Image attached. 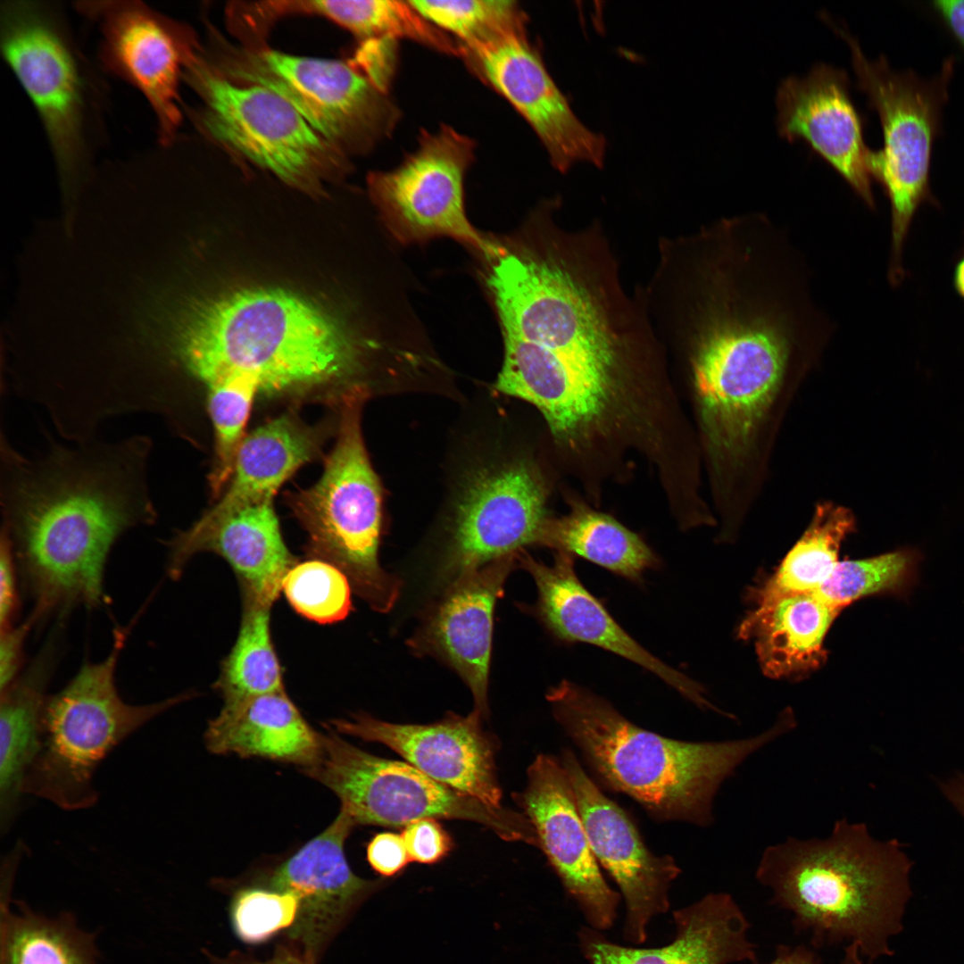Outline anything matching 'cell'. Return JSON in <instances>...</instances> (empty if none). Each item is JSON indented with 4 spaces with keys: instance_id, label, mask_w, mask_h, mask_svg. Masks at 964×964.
Here are the masks:
<instances>
[{
    "instance_id": "6da1fadb",
    "label": "cell",
    "mask_w": 964,
    "mask_h": 964,
    "mask_svg": "<svg viewBox=\"0 0 964 964\" xmlns=\"http://www.w3.org/2000/svg\"><path fill=\"white\" fill-rule=\"evenodd\" d=\"M71 444L48 436L43 454L28 457L1 428L2 528L37 619L77 604L100 606L112 546L159 515L148 478L149 436Z\"/></svg>"
},
{
    "instance_id": "7a4b0ae2",
    "label": "cell",
    "mask_w": 964,
    "mask_h": 964,
    "mask_svg": "<svg viewBox=\"0 0 964 964\" xmlns=\"http://www.w3.org/2000/svg\"><path fill=\"white\" fill-rule=\"evenodd\" d=\"M404 362L403 350L363 343L311 302L282 289L237 291L204 308L179 353L187 376L204 392L237 378L266 397L381 393L366 376L369 353Z\"/></svg>"
},
{
    "instance_id": "3957f363",
    "label": "cell",
    "mask_w": 964,
    "mask_h": 964,
    "mask_svg": "<svg viewBox=\"0 0 964 964\" xmlns=\"http://www.w3.org/2000/svg\"><path fill=\"white\" fill-rule=\"evenodd\" d=\"M910 868L897 841L877 840L864 823L843 818L826 838L768 846L755 878L813 949L854 945L871 963L891 954L902 929Z\"/></svg>"
},
{
    "instance_id": "277c9868",
    "label": "cell",
    "mask_w": 964,
    "mask_h": 964,
    "mask_svg": "<svg viewBox=\"0 0 964 964\" xmlns=\"http://www.w3.org/2000/svg\"><path fill=\"white\" fill-rule=\"evenodd\" d=\"M553 715L609 788L625 794L659 821L706 827L715 795L752 754L792 731L791 710L767 730L721 742L666 738L634 725L607 700L568 680L546 695Z\"/></svg>"
},
{
    "instance_id": "5b68a950",
    "label": "cell",
    "mask_w": 964,
    "mask_h": 964,
    "mask_svg": "<svg viewBox=\"0 0 964 964\" xmlns=\"http://www.w3.org/2000/svg\"><path fill=\"white\" fill-rule=\"evenodd\" d=\"M369 397L354 392L339 403L337 441L323 473L312 486L291 494L289 504L308 536L310 558L340 569L354 592L384 613L394 607L401 586L378 561L381 490L361 428Z\"/></svg>"
},
{
    "instance_id": "8992f818",
    "label": "cell",
    "mask_w": 964,
    "mask_h": 964,
    "mask_svg": "<svg viewBox=\"0 0 964 964\" xmlns=\"http://www.w3.org/2000/svg\"><path fill=\"white\" fill-rule=\"evenodd\" d=\"M127 637L115 629L103 661L84 663L59 692L48 695L42 716L41 746L23 784L24 795L64 810L92 807L98 798L94 775L103 760L139 727L187 698L176 695L130 704L120 695L115 672Z\"/></svg>"
},
{
    "instance_id": "52a82bcc",
    "label": "cell",
    "mask_w": 964,
    "mask_h": 964,
    "mask_svg": "<svg viewBox=\"0 0 964 964\" xmlns=\"http://www.w3.org/2000/svg\"><path fill=\"white\" fill-rule=\"evenodd\" d=\"M206 62L225 79L256 85L288 102L349 158L392 134L400 112L386 89L352 62L297 56L269 47L234 45L209 26Z\"/></svg>"
},
{
    "instance_id": "ba28073f",
    "label": "cell",
    "mask_w": 964,
    "mask_h": 964,
    "mask_svg": "<svg viewBox=\"0 0 964 964\" xmlns=\"http://www.w3.org/2000/svg\"><path fill=\"white\" fill-rule=\"evenodd\" d=\"M202 47L183 79L201 100L192 117L199 130L236 161L286 184L320 194L350 171V158L314 130L283 97L256 85L232 82L204 59Z\"/></svg>"
},
{
    "instance_id": "9c48e42d",
    "label": "cell",
    "mask_w": 964,
    "mask_h": 964,
    "mask_svg": "<svg viewBox=\"0 0 964 964\" xmlns=\"http://www.w3.org/2000/svg\"><path fill=\"white\" fill-rule=\"evenodd\" d=\"M852 53L857 83L878 113L884 145L870 151L868 168L886 194L891 209V248L887 278L892 286L904 277L902 253L919 206L931 200L929 187L933 144L954 71L953 58L930 78L893 69L885 57L870 60L858 40L833 25Z\"/></svg>"
},
{
    "instance_id": "30bf717a",
    "label": "cell",
    "mask_w": 964,
    "mask_h": 964,
    "mask_svg": "<svg viewBox=\"0 0 964 964\" xmlns=\"http://www.w3.org/2000/svg\"><path fill=\"white\" fill-rule=\"evenodd\" d=\"M315 760L302 769L339 798L357 825L405 827L426 818L463 819L481 824L507 841L537 846L536 831L525 814L491 807L450 788L410 763L380 758L357 748L329 727L320 733Z\"/></svg>"
},
{
    "instance_id": "8fae6325",
    "label": "cell",
    "mask_w": 964,
    "mask_h": 964,
    "mask_svg": "<svg viewBox=\"0 0 964 964\" xmlns=\"http://www.w3.org/2000/svg\"><path fill=\"white\" fill-rule=\"evenodd\" d=\"M475 143L449 126L423 132L417 149L396 168L367 178L370 200L395 241L421 244L451 237L484 260L497 239L480 233L469 220L464 204L465 173Z\"/></svg>"
},
{
    "instance_id": "7c38bea8",
    "label": "cell",
    "mask_w": 964,
    "mask_h": 964,
    "mask_svg": "<svg viewBox=\"0 0 964 964\" xmlns=\"http://www.w3.org/2000/svg\"><path fill=\"white\" fill-rule=\"evenodd\" d=\"M461 486L443 566L448 583L493 561L517 555L527 545L543 544L550 523L545 489L528 461L504 457L485 462Z\"/></svg>"
},
{
    "instance_id": "4fadbf2b",
    "label": "cell",
    "mask_w": 964,
    "mask_h": 964,
    "mask_svg": "<svg viewBox=\"0 0 964 964\" xmlns=\"http://www.w3.org/2000/svg\"><path fill=\"white\" fill-rule=\"evenodd\" d=\"M1 28L4 56L41 117L60 171L71 176L83 152V87L75 57L34 3H6Z\"/></svg>"
},
{
    "instance_id": "5bb4252c",
    "label": "cell",
    "mask_w": 964,
    "mask_h": 964,
    "mask_svg": "<svg viewBox=\"0 0 964 964\" xmlns=\"http://www.w3.org/2000/svg\"><path fill=\"white\" fill-rule=\"evenodd\" d=\"M477 76L504 96L527 120L561 171L577 162H603L605 140L575 115L549 75L526 29L461 46Z\"/></svg>"
},
{
    "instance_id": "9a60e30c",
    "label": "cell",
    "mask_w": 964,
    "mask_h": 964,
    "mask_svg": "<svg viewBox=\"0 0 964 964\" xmlns=\"http://www.w3.org/2000/svg\"><path fill=\"white\" fill-rule=\"evenodd\" d=\"M102 21V59L147 99L162 143H170L181 121L179 82L201 48L193 30L140 2L87 6Z\"/></svg>"
},
{
    "instance_id": "2e32d148",
    "label": "cell",
    "mask_w": 964,
    "mask_h": 964,
    "mask_svg": "<svg viewBox=\"0 0 964 964\" xmlns=\"http://www.w3.org/2000/svg\"><path fill=\"white\" fill-rule=\"evenodd\" d=\"M561 763L592 851L625 901L624 937L641 943L652 919L669 910V890L680 869L672 857L647 849L627 814L599 790L572 752L564 751Z\"/></svg>"
},
{
    "instance_id": "e0dca14e",
    "label": "cell",
    "mask_w": 964,
    "mask_h": 964,
    "mask_svg": "<svg viewBox=\"0 0 964 964\" xmlns=\"http://www.w3.org/2000/svg\"><path fill=\"white\" fill-rule=\"evenodd\" d=\"M515 798L536 831L538 847L591 927L611 928L619 896L599 869L562 763L538 755L528 769L526 788Z\"/></svg>"
},
{
    "instance_id": "ac0fdd59",
    "label": "cell",
    "mask_w": 964,
    "mask_h": 964,
    "mask_svg": "<svg viewBox=\"0 0 964 964\" xmlns=\"http://www.w3.org/2000/svg\"><path fill=\"white\" fill-rule=\"evenodd\" d=\"M353 819L340 810L336 819L279 865L270 877L271 889L290 892L299 901L288 938L316 964L335 935L384 879H363L351 869L345 843Z\"/></svg>"
},
{
    "instance_id": "d6986e66",
    "label": "cell",
    "mask_w": 964,
    "mask_h": 964,
    "mask_svg": "<svg viewBox=\"0 0 964 964\" xmlns=\"http://www.w3.org/2000/svg\"><path fill=\"white\" fill-rule=\"evenodd\" d=\"M473 710L427 724H395L369 715L335 719L336 732L383 744L432 779L482 802L500 808L502 791L494 768V746Z\"/></svg>"
},
{
    "instance_id": "ffe728a7",
    "label": "cell",
    "mask_w": 964,
    "mask_h": 964,
    "mask_svg": "<svg viewBox=\"0 0 964 964\" xmlns=\"http://www.w3.org/2000/svg\"><path fill=\"white\" fill-rule=\"evenodd\" d=\"M849 88L845 71L823 62L803 76L784 79L776 96L777 130L789 141L807 142L874 209L870 150Z\"/></svg>"
},
{
    "instance_id": "44dd1931",
    "label": "cell",
    "mask_w": 964,
    "mask_h": 964,
    "mask_svg": "<svg viewBox=\"0 0 964 964\" xmlns=\"http://www.w3.org/2000/svg\"><path fill=\"white\" fill-rule=\"evenodd\" d=\"M517 561L536 585V613L556 640L589 644L615 653L652 672L701 709L718 711L701 685L652 655L619 625L581 583L572 556L557 552L553 563L547 565L521 551Z\"/></svg>"
},
{
    "instance_id": "7402d4cb",
    "label": "cell",
    "mask_w": 964,
    "mask_h": 964,
    "mask_svg": "<svg viewBox=\"0 0 964 964\" xmlns=\"http://www.w3.org/2000/svg\"><path fill=\"white\" fill-rule=\"evenodd\" d=\"M517 555L497 559L450 581L409 641L415 652L442 659L460 675L472 693L474 711L483 718L487 712L494 609Z\"/></svg>"
},
{
    "instance_id": "603a6c76",
    "label": "cell",
    "mask_w": 964,
    "mask_h": 964,
    "mask_svg": "<svg viewBox=\"0 0 964 964\" xmlns=\"http://www.w3.org/2000/svg\"><path fill=\"white\" fill-rule=\"evenodd\" d=\"M272 500L246 506L214 523L196 520L177 530L164 544L170 578H179L197 553L212 552L233 569L242 602L272 606L285 576L297 562L285 544Z\"/></svg>"
},
{
    "instance_id": "cb8c5ba5",
    "label": "cell",
    "mask_w": 964,
    "mask_h": 964,
    "mask_svg": "<svg viewBox=\"0 0 964 964\" xmlns=\"http://www.w3.org/2000/svg\"><path fill=\"white\" fill-rule=\"evenodd\" d=\"M494 388L528 402L560 439L573 440L597 421L610 400L614 378L570 357L511 336Z\"/></svg>"
},
{
    "instance_id": "d4e9b609",
    "label": "cell",
    "mask_w": 964,
    "mask_h": 964,
    "mask_svg": "<svg viewBox=\"0 0 964 964\" xmlns=\"http://www.w3.org/2000/svg\"><path fill=\"white\" fill-rule=\"evenodd\" d=\"M676 935L659 948L639 949L609 941L599 930H580L579 945L590 964H735L758 962L750 923L727 893H711L674 912Z\"/></svg>"
},
{
    "instance_id": "484cf974",
    "label": "cell",
    "mask_w": 964,
    "mask_h": 964,
    "mask_svg": "<svg viewBox=\"0 0 964 964\" xmlns=\"http://www.w3.org/2000/svg\"><path fill=\"white\" fill-rule=\"evenodd\" d=\"M321 435L293 413L282 414L245 436L220 499L197 519L220 521L246 506L273 499L287 478L319 455Z\"/></svg>"
},
{
    "instance_id": "4316f807",
    "label": "cell",
    "mask_w": 964,
    "mask_h": 964,
    "mask_svg": "<svg viewBox=\"0 0 964 964\" xmlns=\"http://www.w3.org/2000/svg\"><path fill=\"white\" fill-rule=\"evenodd\" d=\"M216 754L260 757L303 769L317 758L320 733L304 719L286 691L224 703L204 733Z\"/></svg>"
},
{
    "instance_id": "83f0119b",
    "label": "cell",
    "mask_w": 964,
    "mask_h": 964,
    "mask_svg": "<svg viewBox=\"0 0 964 964\" xmlns=\"http://www.w3.org/2000/svg\"><path fill=\"white\" fill-rule=\"evenodd\" d=\"M840 612L815 592L786 595L757 603L738 635L753 640L764 675L798 678L826 662L824 639Z\"/></svg>"
},
{
    "instance_id": "f1b7e54d",
    "label": "cell",
    "mask_w": 964,
    "mask_h": 964,
    "mask_svg": "<svg viewBox=\"0 0 964 964\" xmlns=\"http://www.w3.org/2000/svg\"><path fill=\"white\" fill-rule=\"evenodd\" d=\"M52 645L5 689L0 700V832L13 825L22 804L23 784L41 746L42 716L52 666Z\"/></svg>"
},
{
    "instance_id": "f546056e",
    "label": "cell",
    "mask_w": 964,
    "mask_h": 964,
    "mask_svg": "<svg viewBox=\"0 0 964 964\" xmlns=\"http://www.w3.org/2000/svg\"><path fill=\"white\" fill-rule=\"evenodd\" d=\"M543 544L634 583H642L645 571L660 566L658 557L638 535L612 517L585 508L550 522Z\"/></svg>"
},
{
    "instance_id": "4dcf8cb0",
    "label": "cell",
    "mask_w": 964,
    "mask_h": 964,
    "mask_svg": "<svg viewBox=\"0 0 964 964\" xmlns=\"http://www.w3.org/2000/svg\"><path fill=\"white\" fill-rule=\"evenodd\" d=\"M856 529V516L849 507L832 500L819 501L804 532L755 593L756 602L815 592L839 561L843 542Z\"/></svg>"
},
{
    "instance_id": "1f68e13d",
    "label": "cell",
    "mask_w": 964,
    "mask_h": 964,
    "mask_svg": "<svg viewBox=\"0 0 964 964\" xmlns=\"http://www.w3.org/2000/svg\"><path fill=\"white\" fill-rule=\"evenodd\" d=\"M11 887L1 885V964H97L94 935L71 914L48 918L21 902L12 912Z\"/></svg>"
},
{
    "instance_id": "d6a6232c",
    "label": "cell",
    "mask_w": 964,
    "mask_h": 964,
    "mask_svg": "<svg viewBox=\"0 0 964 964\" xmlns=\"http://www.w3.org/2000/svg\"><path fill=\"white\" fill-rule=\"evenodd\" d=\"M271 605L242 602L236 642L223 660L214 683L224 703L285 691L271 638Z\"/></svg>"
},
{
    "instance_id": "836d02e7",
    "label": "cell",
    "mask_w": 964,
    "mask_h": 964,
    "mask_svg": "<svg viewBox=\"0 0 964 964\" xmlns=\"http://www.w3.org/2000/svg\"><path fill=\"white\" fill-rule=\"evenodd\" d=\"M921 560L918 549L902 547L870 558L838 561L815 593L841 611L871 595L906 600L918 583Z\"/></svg>"
},
{
    "instance_id": "e575fe53",
    "label": "cell",
    "mask_w": 964,
    "mask_h": 964,
    "mask_svg": "<svg viewBox=\"0 0 964 964\" xmlns=\"http://www.w3.org/2000/svg\"><path fill=\"white\" fill-rule=\"evenodd\" d=\"M330 20L365 41L408 38L461 56V48L430 23L408 1H335Z\"/></svg>"
},
{
    "instance_id": "d590c367",
    "label": "cell",
    "mask_w": 964,
    "mask_h": 964,
    "mask_svg": "<svg viewBox=\"0 0 964 964\" xmlns=\"http://www.w3.org/2000/svg\"><path fill=\"white\" fill-rule=\"evenodd\" d=\"M258 389L237 378L220 380L204 392L205 407L213 428L214 459L208 477L212 496L219 497L228 485L236 455Z\"/></svg>"
},
{
    "instance_id": "8d00e7d4",
    "label": "cell",
    "mask_w": 964,
    "mask_h": 964,
    "mask_svg": "<svg viewBox=\"0 0 964 964\" xmlns=\"http://www.w3.org/2000/svg\"><path fill=\"white\" fill-rule=\"evenodd\" d=\"M421 16L459 38L461 46L526 29V17L511 0L408 1Z\"/></svg>"
},
{
    "instance_id": "74e56055",
    "label": "cell",
    "mask_w": 964,
    "mask_h": 964,
    "mask_svg": "<svg viewBox=\"0 0 964 964\" xmlns=\"http://www.w3.org/2000/svg\"><path fill=\"white\" fill-rule=\"evenodd\" d=\"M351 583L335 565L319 559L296 562L287 573L282 591L292 608L320 624L338 622L352 609Z\"/></svg>"
},
{
    "instance_id": "f35d334b",
    "label": "cell",
    "mask_w": 964,
    "mask_h": 964,
    "mask_svg": "<svg viewBox=\"0 0 964 964\" xmlns=\"http://www.w3.org/2000/svg\"><path fill=\"white\" fill-rule=\"evenodd\" d=\"M299 901L290 892L245 888L231 903L230 917L237 936L246 943H260L295 922Z\"/></svg>"
},
{
    "instance_id": "ab89813d",
    "label": "cell",
    "mask_w": 964,
    "mask_h": 964,
    "mask_svg": "<svg viewBox=\"0 0 964 964\" xmlns=\"http://www.w3.org/2000/svg\"><path fill=\"white\" fill-rule=\"evenodd\" d=\"M411 861L436 864L446 857L453 841L434 818L421 819L406 825L401 834Z\"/></svg>"
},
{
    "instance_id": "60d3db41",
    "label": "cell",
    "mask_w": 964,
    "mask_h": 964,
    "mask_svg": "<svg viewBox=\"0 0 964 964\" xmlns=\"http://www.w3.org/2000/svg\"><path fill=\"white\" fill-rule=\"evenodd\" d=\"M367 860L371 868L383 878L391 877L411 862L401 835L392 832L377 834L367 846Z\"/></svg>"
},
{
    "instance_id": "b9f144b4",
    "label": "cell",
    "mask_w": 964,
    "mask_h": 964,
    "mask_svg": "<svg viewBox=\"0 0 964 964\" xmlns=\"http://www.w3.org/2000/svg\"><path fill=\"white\" fill-rule=\"evenodd\" d=\"M15 554L7 531L1 528L0 539V626L1 630L12 626L18 610Z\"/></svg>"
},
{
    "instance_id": "7bdbcfd3",
    "label": "cell",
    "mask_w": 964,
    "mask_h": 964,
    "mask_svg": "<svg viewBox=\"0 0 964 964\" xmlns=\"http://www.w3.org/2000/svg\"><path fill=\"white\" fill-rule=\"evenodd\" d=\"M35 622L36 619L31 615L21 624L1 630L0 691L5 689L17 678L22 661L23 645Z\"/></svg>"
},
{
    "instance_id": "ee69618b",
    "label": "cell",
    "mask_w": 964,
    "mask_h": 964,
    "mask_svg": "<svg viewBox=\"0 0 964 964\" xmlns=\"http://www.w3.org/2000/svg\"><path fill=\"white\" fill-rule=\"evenodd\" d=\"M210 964H316L294 943H281L276 946L272 956L260 960L250 954L233 951L226 957H217L205 952Z\"/></svg>"
},
{
    "instance_id": "f6af8a7d",
    "label": "cell",
    "mask_w": 964,
    "mask_h": 964,
    "mask_svg": "<svg viewBox=\"0 0 964 964\" xmlns=\"http://www.w3.org/2000/svg\"><path fill=\"white\" fill-rule=\"evenodd\" d=\"M934 6L964 46V0L935 1Z\"/></svg>"
},
{
    "instance_id": "bcb514c9",
    "label": "cell",
    "mask_w": 964,
    "mask_h": 964,
    "mask_svg": "<svg viewBox=\"0 0 964 964\" xmlns=\"http://www.w3.org/2000/svg\"><path fill=\"white\" fill-rule=\"evenodd\" d=\"M764 964H820V959L812 947L804 944L779 945L774 958Z\"/></svg>"
},
{
    "instance_id": "7dc6e473",
    "label": "cell",
    "mask_w": 964,
    "mask_h": 964,
    "mask_svg": "<svg viewBox=\"0 0 964 964\" xmlns=\"http://www.w3.org/2000/svg\"><path fill=\"white\" fill-rule=\"evenodd\" d=\"M943 794L964 816V774H957L942 785Z\"/></svg>"
},
{
    "instance_id": "c3c4849f",
    "label": "cell",
    "mask_w": 964,
    "mask_h": 964,
    "mask_svg": "<svg viewBox=\"0 0 964 964\" xmlns=\"http://www.w3.org/2000/svg\"><path fill=\"white\" fill-rule=\"evenodd\" d=\"M953 286L964 300V254L958 260L953 270Z\"/></svg>"
}]
</instances>
